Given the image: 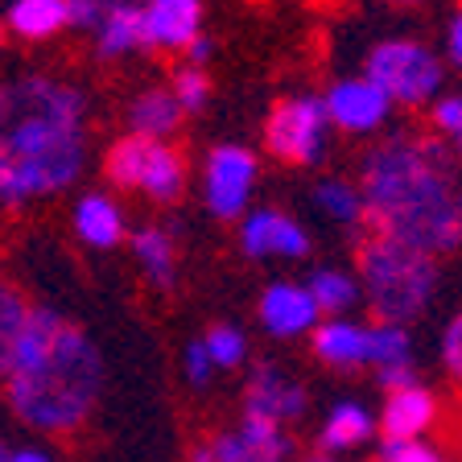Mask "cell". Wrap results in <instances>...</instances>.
Wrapping results in <instances>:
<instances>
[{"mask_svg":"<svg viewBox=\"0 0 462 462\" xmlns=\"http://www.w3.org/2000/svg\"><path fill=\"white\" fill-rule=\"evenodd\" d=\"M62 25H70L67 0H13L9 5V29L17 38L46 42Z\"/></svg>","mask_w":462,"mask_h":462,"instance_id":"ffe728a7","label":"cell"},{"mask_svg":"<svg viewBox=\"0 0 462 462\" xmlns=\"http://www.w3.org/2000/svg\"><path fill=\"white\" fill-rule=\"evenodd\" d=\"M252 186H256V157L244 149V144H219L207 157V170H202V194H207V207L219 219H236V215L248 211Z\"/></svg>","mask_w":462,"mask_h":462,"instance_id":"ba28073f","label":"cell"},{"mask_svg":"<svg viewBox=\"0 0 462 462\" xmlns=\"http://www.w3.org/2000/svg\"><path fill=\"white\" fill-rule=\"evenodd\" d=\"M359 285L380 322L409 327L438 293V264L401 240L367 236L359 248Z\"/></svg>","mask_w":462,"mask_h":462,"instance_id":"277c9868","label":"cell"},{"mask_svg":"<svg viewBox=\"0 0 462 462\" xmlns=\"http://www.w3.org/2000/svg\"><path fill=\"white\" fill-rule=\"evenodd\" d=\"M133 252L144 264V273L157 281V285H170L173 277V244L162 227H141L133 236Z\"/></svg>","mask_w":462,"mask_h":462,"instance_id":"cb8c5ba5","label":"cell"},{"mask_svg":"<svg viewBox=\"0 0 462 462\" xmlns=\"http://www.w3.org/2000/svg\"><path fill=\"white\" fill-rule=\"evenodd\" d=\"M442 364H446V372L462 384V314H454L450 327L442 330Z\"/></svg>","mask_w":462,"mask_h":462,"instance_id":"4dcf8cb0","label":"cell"},{"mask_svg":"<svg viewBox=\"0 0 462 462\" xmlns=\"http://www.w3.org/2000/svg\"><path fill=\"white\" fill-rule=\"evenodd\" d=\"M318 314L322 306L314 301L310 285H293V281H277L264 289L260 298V322L277 338H298L306 330H318Z\"/></svg>","mask_w":462,"mask_h":462,"instance_id":"8fae6325","label":"cell"},{"mask_svg":"<svg viewBox=\"0 0 462 462\" xmlns=\"http://www.w3.org/2000/svg\"><path fill=\"white\" fill-rule=\"evenodd\" d=\"M186 372H190L194 384H207L211 372H219L215 359H211V351H207V343H190V351H186Z\"/></svg>","mask_w":462,"mask_h":462,"instance_id":"d6a6232c","label":"cell"},{"mask_svg":"<svg viewBox=\"0 0 462 462\" xmlns=\"http://www.w3.org/2000/svg\"><path fill=\"white\" fill-rule=\"evenodd\" d=\"M13 462H50V454H42V450H17V454H13Z\"/></svg>","mask_w":462,"mask_h":462,"instance_id":"d590c367","label":"cell"},{"mask_svg":"<svg viewBox=\"0 0 462 462\" xmlns=\"http://www.w3.org/2000/svg\"><path fill=\"white\" fill-rule=\"evenodd\" d=\"M75 231L91 248H112L125 236V215L107 194H83L75 207Z\"/></svg>","mask_w":462,"mask_h":462,"instance_id":"d6986e66","label":"cell"},{"mask_svg":"<svg viewBox=\"0 0 462 462\" xmlns=\"http://www.w3.org/2000/svg\"><path fill=\"white\" fill-rule=\"evenodd\" d=\"M433 125L450 144L462 149V96H442L433 99Z\"/></svg>","mask_w":462,"mask_h":462,"instance_id":"f1b7e54d","label":"cell"},{"mask_svg":"<svg viewBox=\"0 0 462 462\" xmlns=\"http://www.w3.org/2000/svg\"><path fill=\"white\" fill-rule=\"evenodd\" d=\"M301 409H306V393H301V384L293 380V375L277 372V367H256V375H252L248 384V417H264V421H293V417H301Z\"/></svg>","mask_w":462,"mask_h":462,"instance_id":"9a60e30c","label":"cell"},{"mask_svg":"<svg viewBox=\"0 0 462 462\" xmlns=\"http://www.w3.org/2000/svg\"><path fill=\"white\" fill-rule=\"evenodd\" d=\"M380 462H446V458L433 450L430 442L413 438V442H384V450H380Z\"/></svg>","mask_w":462,"mask_h":462,"instance_id":"f546056e","label":"cell"},{"mask_svg":"<svg viewBox=\"0 0 462 462\" xmlns=\"http://www.w3.org/2000/svg\"><path fill=\"white\" fill-rule=\"evenodd\" d=\"M99 384L104 364L96 343L54 310H29L13 367L5 375L13 413L33 430H79L96 409Z\"/></svg>","mask_w":462,"mask_h":462,"instance_id":"3957f363","label":"cell"},{"mask_svg":"<svg viewBox=\"0 0 462 462\" xmlns=\"http://www.w3.org/2000/svg\"><path fill=\"white\" fill-rule=\"evenodd\" d=\"M364 75L393 104H404V107H421L430 99H438V91H442V62H438V54L430 46H421V42H404V38L380 42L367 54Z\"/></svg>","mask_w":462,"mask_h":462,"instance_id":"5b68a950","label":"cell"},{"mask_svg":"<svg viewBox=\"0 0 462 462\" xmlns=\"http://www.w3.org/2000/svg\"><path fill=\"white\" fill-rule=\"evenodd\" d=\"M5 112H9V91L0 87V120H5Z\"/></svg>","mask_w":462,"mask_h":462,"instance_id":"74e56055","label":"cell"},{"mask_svg":"<svg viewBox=\"0 0 462 462\" xmlns=\"http://www.w3.org/2000/svg\"><path fill=\"white\" fill-rule=\"evenodd\" d=\"M446 50H450V62H454V67H462V9L454 13V21H450V33H446Z\"/></svg>","mask_w":462,"mask_h":462,"instance_id":"836d02e7","label":"cell"},{"mask_svg":"<svg viewBox=\"0 0 462 462\" xmlns=\"http://www.w3.org/2000/svg\"><path fill=\"white\" fill-rule=\"evenodd\" d=\"M367 364L375 372H396V367H413V338L396 322H375L367 327Z\"/></svg>","mask_w":462,"mask_h":462,"instance_id":"7402d4cb","label":"cell"},{"mask_svg":"<svg viewBox=\"0 0 462 462\" xmlns=\"http://www.w3.org/2000/svg\"><path fill=\"white\" fill-rule=\"evenodd\" d=\"M372 433H375L372 413H367L364 404L343 401L327 413V425H322V438H318V442H322L327 454H338V450H356V446H364Z\"/></svg>","mask_w":462,"mask_h":462,"instance_id":"44dd1931","label":"cell"},{"mask_svg":"<svg viewBox=\"0 0 462 462\" xmlns=\"http://www.w3.org/2000/svg\"><path fill=\"white\" fill-rule=\"evenodd\" d=\"M244 252L248 256H293L301 260L310 252V236L301 223H293L289 215L273 211V207H260V211H252L248 219H244Z\"/></svg>","mask_w":462,"mask_h":462,"instance_id":"4fadbf2b","label":"cell"},{"mask_svg":"<svg viewBox=\"0 0 462 462\" xmlns=\"http://www.w3.org/2000/svg\"><path fill=\"white\" fill-rule=\"evenodd\" d=\"M96 46L104 58H125L144 46V5H107L96 29Z\"/></svg>","mask_w":462,"mask_h":462,"instance_id":"ac0fdd59","label":"cell"},{"mask_svg":"<svg viewBox=\"0 0 462 462\" xmlns=\"http://www.w3.org/2000/svg\"><path fill=\"white\" fill-rule=\"evenodd\" d=\"M322 99H327L330 125L343 128V133H356V136L375 133V128L388 120V107H393V99H388L367 75L338 79V83L330 87Z\"/></svg>","mask_w":462,"mask_h":462,"instance_id":"9c48e42d","label":"cell"},{"mask_svg":"<svg viewBox=\"0 0 462 462\" xmlns=\"http://www.w3.org/2000/svg\"><path fill=\"white\" fill-rule=\"evenodd\" d=\"M182 116L186 112L170 87H149L128 107V128H133V136H144V141H165L170 133H178Z\"/></svg>","mask_w":462,"mask_h":462,"instance_id":"2e32d148","label":"cell"},{"mask_svg":"<svg viewBox=\"0 0 462 462\" xmlns=\"http://www.w3.org/2000/svg\"><path fill=\"white\" fill-rule=\"evenodd\" d=\"M433 417H438V401H433V393L425 384L396 388L384 401L380 433H384V442H413L433 425Z\"/></svg>","mask_w":462,"mask_h":462,"instance_id":"5bb4252c","label":"cell"},{"mask_svg":"<svg viewBox=\"0 0 462 462\" xmlns=\"http://www.w3.org/2000/svg\"><path fill=\"white\" fill-rule=\"evenodd\" d=\"M67 13L75 29H99V21L107 13V0H67Z\"/></svg>","mask_w":462,"mask_h":462,"instance_id":"1f68e13d","label":"cell"},{"mask_svg":"<svg viewBox=\"0 0 462 462\" xmlns=\"http://www.w3.org/2000/svg\"><path fill=\"white\" fill-rule=\"evenodd\" d=\"M0 462H13V454H9V446L0 442Z\"/></svg>","mask_w":462,"mask_h":462,"instance_id":"f35d334b","label":"cell"},{"mask_svg":"<svg viewBox=\"0 0 462 462\" xmlns=\"http://www.w3.org/2000/svg\"><path fill=\"white\" fill-rule=\"evenodd\" d=\"M87 99L54 79H25L9 91L0 120V202L21 207L29 199L67 190L87 157Z\"/></svg>","mask_w":462,"mask_h":462,"instance_id":"7a4b0ae2","label":"cell"},{"mask_svg":"<svg viewBox=\"0 0 462 462\" xmlns=\"http://www.w3.org/2000/svg\"><path fill=\"white\" fill-rule=\"evenodd\" d=\"M202 343L211 351L215 367H236V364H244V356H248V343H244V335L236 327H215Z\"/></svg>","mask_w":462,"mask_h":462,"instance_id":"83f0119b","label":"cell"},{"mask_svg":"<svg viewBox=\"0 0 462 462\" xmlns=\"http://www.w3.org/2000/svg\"><path fill=\"white\" fill-rule=\"evenodd\" d=\"M359 289L364 285H356V277H346V273H338V269H322L310 277V293H314V301L327 310V314H343L346 306H356Z\"/></svg>","mask_w":462,"mask_h":462,"instance_id":"484cf974","label":"cell"},{"mask_svg":"<svg viewBox=\"0 0 462 462\" xmlns=\"http://www.w3.org/2000/svg\"><path fill=\"white\" fill-rule=\"evenodd\" d=\"M330 112L322 96H293L273 107L269 125H264V144L269 153L289 165H314L327 149Z\"/></svg>","mask_w":462,"mask_h":462,"instance_id":"52a82bcc","label":"cell"},{"mask_svg":"<svg viewBox=\"0 0 462 462\" xmlns=\"http://www.w3.org/2000/svg\"><path fill=\"white\" fill-rule=\"evenodd\" d=\"M186 58H190V67H202V62L211 58V38H207V33H202V38H194L190 50H186Z\"/></svg>","mask_w":462,"mask_h":462,"instance_id":"e575fe53","label":"cell"},{"mask_svg":"<svg viewBox=\"0 0 462 462\" xmlns=\"http://www.w3.org/2000/svg\"><path fill=\"white\" fill-rule=\"evenodd\" d=\"M112 186L120 190H144L157 202H173L186 186V165L178 149L165 141H144V136H125L112 144V153L104 162Z\"/></svg>","mask_w":462,"mask_h":462,"instance_id":"8992f818","label":"cell"},{"mask_svg":"<svg viewBox=\"0 0 462 462\" xmlns=\"http://www.w3.org/2000/svg\"><path fill=\"white\" fill-rule=\"evenodd\" d=\"M107 5H144V0H107Z\"/></svg>","mask_w":462,"mask_h":462,"instance_id":"ab89813d","label":"cell"},{"mask_svg":"<svg viewBox=\"0 0 462 462\" xmlns=\"http://www.w3.org/2000/svg\"><path fill=\"white\" fill-rule=\"evenodd\" d=\"M364 207L375 236L401 240L425 256H446L462 244V190L446 144L393 136L364 162Z\"/></svg>","mask_w":462,"mask_h":462,"instance_id":"6da1fadb","label":"cell"},{"mask_svg":"<svg viewBox=\"0 0 462 462\" xmlns=\"http://www.w3.org/2000/svg\"><path fill=\"white\" fill-rule=\"evenodd\" d=\"M396 5H413V0H396Z\"/></svg>","mask_w":462,"mask_h":462,"instance_id":"60d3db41","label":"cell"},{"mask_svg":"<svg viewBox=\"0 0 462 462\" xmlns=\"http://www.w3.org/2000/svg\"><path fill=\"white\" fill-rule=\"evenodd\" d=\"M173 96H178V104H182V112H202L207 107V96H211V83H207V75H202V67H182L178 75H173Z\"/></svg>","mask_w":462,"mask_h":462,"instance_id":"4316f807","label":"cell"},{"mask_svg":"<svg viewBox=\"0 0 462 462\" xmlns=\"http://www.w3.org/2000/svg\"><path fill=\"white\" fill-rule=\"evenodd\" d=\"M202 38V0H144V46L190 50Z\"/></svg>","mask_w":462,"mask_h":462,"instance_id":"7c38bea8","label":"cell"},{"mask_svg":"<svg viewBox=\"0 0 462 462\" xmlns=\"http://www.w3.org/2000/svg\"><path fill=\"white\" fill-rule=\"evenodd\" d=\"M25 322H29V310L21 301V293L9 285H0V380L13 367V351H17V338L25 330Z\"/></svg>","mask_w":462,"mask_h":462,"instance_id":"d4e9b609","label":"cell"},{"mask_svg":"<svg viewBox=\"0 0 462 462\" xmlns=\"http://www.w3.org/2000/svg\"><path fill=\"white\" fill-rule=\"evenodd\" d=\"M314 199H318V207H322V215H330V219L343 223V227L367 219L364 190H359V186H351V182H343V178H327V182H318Z\"/></svg>","mask_w":462,"mask_h":462,"instance_id":"603a6c76","label":"cell"},{"mask_svg":"<svg viewBox=\"0 0 462 462\" xmlns=\"http://www.w3.org/2000/svg\"><path fill=\"white\" fill-rule=\"evenodd\" d=\"M314 351L330 367H359L367 364V327H356L346 318H327L314 330Z\"/></svg>","mask_w":462,"mask_h":462,"instance_id":"e0dca14e","label":"cell"},{"mask_svg":"<svg viewBox=\"0 0 462 462\" xmlns=\"http://www.w3.org/2000/svg\"><path fill=\"white\" fill-rule=\"evenodd\" d=\"M215 462H289L293 458V442L277 421L264 417H244L236 433H223L219 442H211Z\"/></svg>","mask_w":462,"mask_h":462,"instance_id":"30bf717a","label":"cell"},{"mask_svg":"<svg viewBox=\"0 0 462 462\" xmlns=\"http://www.w3.org/2000/svg\"><path fill=\"white\" fill-rule=\"evenodd\" d=\"M301 462H335V458H330L327 450H318V454H306V458H301Z\"/></svg>","mask_w":462,"mask_h":462,"instance_id":"8d00e7d4","label":"cell"}]
</instances>
